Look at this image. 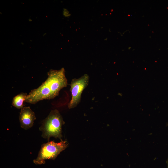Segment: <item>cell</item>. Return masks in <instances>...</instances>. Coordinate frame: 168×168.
Instances as JSON below:
<instances>
[{"label":"cell","mask_w":168,"mask_h":168,"mask_svg":"<svg viewBox=\"0 0 168 168\" xmlns=\"http://www.w3.org/2000/svg\"><path fill=\"white\" fill-rule=\"evenodd\" d=\"M47 75L46 80L27 95L25 102L35 104L42 100L53 99L59 95L62 89L67 86L68 80L64 68L59 70L50 69Z\"/></svg>","instance_id":"cell-1"},{"label":"cell","mask_w":168,"mask_h":168,"mask_svg":"<svg viewBox=\"0 0 168 168\" xmlns=\"http://www.w3.org/2000/svg\"><path fill=\"white\" fill-rule=\"evenodd\" d=\"M64 124L59 111L57 109L51 110L39 128L42 132V137L48 141L52 137L62 140V126Z\"/></svg>","instance_id":"cell-2"},{"label":"cell","mask_w":168,"mask_h":168,"mask_svg":"<svg viewBox=\"0 0 168 168\" xmlns=\"http://www.w3.org/2000/svg\"><path fill=\"white\" fill-rule=\"evenodd\" d=\"M68 144L66 141L63 140L58 143L50 141L42 144L37 158L33 160L34 163L36 165H41L44 164L46 160H54L67 147Z\"/></svg>","instance_id":"cell-3"},{"label":"cell","mask_w":168,"mask_h":168,"mask_svg":"<svg viewBox=\"0 0 168 168\" xmlns=\"http://www.w3.org/2000/svg\"><path fill=\"white\" fill-rule=\"evenodd\" d=\"M89 79V76L85 74L78 78L72 80L70 84L72 98L68 104L69 109L74 108L80 102L82 93L88 86Z\"/></svg>","instance_id":"cell-4"},{"label":"cell","mask_w":168,"mask_h":168,"mask_svg":"<svg viewBox=\"0 0 168 168\" xmlns=\"http://www.w3.org/2000/svg\"><path fill=\"white\" fill-rule=\"evenodd\" d=\"M19 118L21 127L26 130L33 126L36 119L34 112L30 106H24L21 109Z\"/></svg>","instance_id":"cell-5"},{"label":"cell","mask_w":168,"mask_h":168,"mask_svg":"<svg viewBox=\"0 0 168 168\" xmlns=\"http://www.w3.org/2000/svg\"><path fill=\"white\" fill-rule=\"evenodd\" d=\"M27 95V93L21 92L15 96L12 100V105L17 109H21L24 107V102Z\"/></svg>","instance_id":"cell-6"},{"label":"cell","mask_w":168,"mask_h":168,"mask_svg":"<svg viewBox=\"0 0 168 168\" xmlns=\"http://www.w3.org/2000/svg\"><path fill=\"white\" fill-rule=\"evenodd\" d=\"M166 163L167 164V168H168V159L167 160V161H166Z\"/></svg>","instance_id":"cell-7"}]
</instances>
